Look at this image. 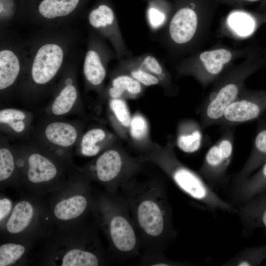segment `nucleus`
<instances>
[{
  "label": "nucleus",
  "mask_w": 266,
  "mask_h": 266,
  "mask_svg": "<svg viewBox=\"0 0 266 266\" xmlns=\"http://www.w3.org/2000/svg\"><path fill=\"white\" fill-rule=\"evenodd\" d=\"M136 175L123 183L117 192L128 207L140 246L145 253L162 252L176 236L166 190L160 181H140Z\"/></svg>",
  "instance_id": "f257e3e1"
},
{
  "label": "nucleus",
  "mask_w": 266,
  "mask_h": 266,
  "mask_svg": "<svg viewBox=\"0 0 266 266\" xmlns=\"http://www.w3.org/2000/svg\"><path fill=\"white\" fill-rule=\"evenodd\" d=\"M140 158L144 162L157 166L184 193L211 211L237 212L231 204L215 193L200 174L185 166L178 159L171 143L165 146L154 144Z\"/></svg>",
  "instance_id": "f03ea898"
},
{
  "label": "nucleus",
  "mask_w": 266,
  "mask_h": 266,
  "mask_svg": "<svg viewBox=\"0 0 266 266\" xmlns=\"http://www.w3.org/2000/svg\"><path fill=\"white\" fill-rule=\"evenodd\" d=\"M111 244L120 258L139 254L140 243L128 207L121 196L113 194L102 211Z\"/></svg>",
  "instance_id": "7ed1b4c3"
},
{
  "label": "nucleus",
  "mask_w": 266,
  "mask_h": 266,
  "mask_svg": "<svg viewBox=\"0 0 266 266\" xmlns=\"http://www.w3.org/2000/svg\"><path fill=\"white\" fill-rule=\"evenodd\" d=\"M144 163L140 158H133L121 149H108L96 160V175L100 181L110 184L112 194H116L123 183L140 171Z\"/></svg>",
  "instance_id": "20e7f679"
},
{
  "label": "nucleus",
  "mask_w": 266,
  "mask_h": 266,
  "mask_svg": "<svg viewBox=\"0 0 266 266\" xmlns=\"http://www.w3.org/2000/svg\"><path fill=\"white\" fill-rule=\"evenodd\" d=\"M245 74H235L224 80L214 90L200 109L202 128L219 125L227 108L240 95Z\"/></svg>",
  "instance_id": "39448f33"
},
{
  "label": "nucleus",
  "mask_w": 266,
  "mask_h": 266,
  "mask_svg": "<svg viewBox=\"0 0 266 266\" xmlns=\"http://www.w3.org/2000/svg\"><path fill=\"white\" fill-rule=\"evenodd\" d=\"M198 16L190 5H183L172 15L162 30L160 42L168 49L184 47L196 36L198 27Z\"/></svg>",
  "instance_id": "423d86ee"
},
{
  "label": "nucleus",
  "mask_w": 266,
  "mask_h": 266,
  "mask_svg": "<svg viewBox=\"0 0 266 266\" xmlns=\"http://www.w3.org/2000/svg\"><path fill=\"white\" fill-rule=\"evenodd\" d=\"M234 142L233 127L226 128L221 137L207 151L200 174L208 182L215 183L225 176L232 161Z\"/></svg>",
  "instance_id": "0eeeda50"
},
{
  "label": "nucleus",
  "mask_w": 266,
  "mask_h": 266,
  "mask_svg": "<svg viewBox=\"0 0 266 266\" xmlns=\"http://www.w3.org/2000/svg\"><path fill=\"white\" fill-rule=\"evenodd\" d=\"M266 112V91L240 94L226 109L219 125L233 127L256 120Z\"/></svg>",
  "instance_id": "6e6552de"
},
{
  "label": "nucleus",
  "mask_w": 266,
  "mask_h": 266,
  "mask_svg": "<svg viewBox=\"0 0 266 266\" xmlns=\"http://www.w3.org/2000/svg\"><path fill=\"white\" fill-rule=\"evenodd\" d=\"M88 21L93 28L101 32L109 39L119 61L132 56L111 6L106 3L100 4L90 12Z\"/></svg>",
  "instance_id": "1a4fd4ad"
},
{
  "label": "nucleus",
  "mask_w": 266,
  "mask_h": 266,
  "mask_svg": "<svg viewBox=\"0 0 266 266\" xmlns=\"http://www.w3.org/2000/svg\"><path fill=\"white\" fill-rule=\"evenodd\" d=\"M64 58L62 48L58 44L47 43L37 51L32 67L34 82L44 84L50 81L60 68Z\"/></svg>",
  "instance_id": "9d476101"
},
{
  "label": "nucleus",
  "mask_w": 266,
  "mask_h": 266,
  "mask_svg": "<svg viewBox=\"0 0 266 266\" xmlns=\"http://www.w3.org/2000/svg\"><path fill=\"white\" fill-rule=\"evenodd\" d=\"M199 58L202 68L193 76L205 83L221 73L225 66L231 60L232 54L227 49L219 48L203 51Z\"/></svg>",
  "instance_id": "9b49d317"
},
{
  "label": "nucleus",
  "mask_w": 266,
  "mask_h": 266,
  "mask_svg": "<svg viewBox=\"0 0 266 266\" xmlns=\"http://www.w3.org/2000/svg\"><path fill=\"white\" fill-rule=\"evenodd\" d=\"M91 47L87 52L83 66L84 73L88 82L92 86H99L106 76V63L111 58H116L115 52L102 51L101 47Z\"/></svg>",
  "instance_id": "f8f14e48"
},
{
  "label": "nucleus",
  "mask_w": 266,
  "mask_h": 266,
  "mask_svg": "<svg viewBox=\"0 0 266 266\" xmlns=\"http://www.w3.org/2000/svg\"><path fill=\"white\" fill-rule=\"evenodd\" d=\"M266 162V123L258 126L251 153L234 179L236 185L248 177Z\"/></svg>",
  "instance_id": "ddd939ff"
},
{
  "label": "nucleus",
  "mask_w": 266,
  "mask_h": 266,
  "mask_svg": "<svg viewBox=\"0 0 266 266\" xmlns=\"http://www.w3.org/2000/svg\"><path fill=\"white\" fill-rule=\"evenodd\" d=\"M237 212L248 232L258 228L266 231V190L244 203Z\"/></svg>",
  "instance_id": "4468645a"
},
{
  "label": "nucleus",
  "mask_w": 266,
  "mask_h": 266,
  "mask_svg": "<svg viewBox=\"0 0 266 266\" xmlns=\"http://www.w3.org/2000/svg\"><path fill=\"white\" fill-rule=\"evenodd\" d=\"M202 128L201 125L193 120L186 119L180 122L176 138L177 147L186 153L198 151L202 142Z\"/></svg>",
  "instance_id": "2eb2a0df"
},
{
  "label": "nucleus",
  "mask_w": 266,
  "mask_h": 266,
  "mask_svg": "<svg viewBox=\"0 0 266 266\" xmlns=\"http://www.w3.org/2000/svg\"><path fill=\"white\" fill-rule=\"evenodd\" d=\"M235 198L245 203L266 190V162L256 171L236 185Z\"/></svg>",
  "instance_id": "dca6fc26"
},
{
  "label": "nucleus",
  "mask_w": 266,
  "mask_h": 266,
  "mask_svg": "<svg viewBox=\"0 0 266 266\" xmlns=\"http://www.w3.org/2000/svg\"><path fill=\"white\" fill-rule=\"evenodd\" d=\"M132 58L143 69L160 80L161 86L167 95L175 94L176 89L170 74L157 57L152 54L146 53L137 56H132Z\"/></svg>",
  "instance_id": "f3484780"
},
{
  "label": "nucleus",
  "mask_w": 266,
  "mask_h": 266,
  "mask_svg": "<svg viewBox=\"0 0 266 266\" xmlns=\"http://www.w3.org/2000/svg\"><path fill=\"white\" fill-rule=\"evenodd\" d=\"M146 87L131 76L115 73L108 94L111 99H136L143 93Z\"/></svg>",
  "instance_id": "a211bd4d"
},
{
  "label": "nucleus",
  "mask_w": 266,
  "mask_h": 266,
  "mask_svg": "<svg viewBox=\"0 0 266 266\" xmlns=\"http://www.w3.org/2000/svg\"><path fill=\"white\" fill-rule=\"evenodd\" d=\"M146 20L152 33L162 30L170 19V7L166 0H145Z\"/></svg>",
  "instance_id": "6ab92c4d"
},
{
  "label": "nucleus",
  "mask_w": 266,
  "mask_h": 266,
  "mask_svg": "<svg viewBox=\"0 0 266 266\" xmlns=\"http://www.w3.org/2000/svg\"><path fill=\"white\" fill-rule=\"evenodd\" d=\"M28 177L32 183H39L50 181L56 175L55 165L42 155L34 153L28 159Z\"/></svg>",
  "instance_id": "aec40b11"
},
{
  "label": "nucleus",
  "mask_w": 266,
  "mask_h": 266,
  "mask_svg": "<svg viewBox=\"0 0 266 266\" xmlns=\"http://www.w3.org/2000/svg\"><path fill=\"white\" fill-rule=\"evenodd\" d=\"M20 63L17 56L9 50L0 52V89L11 86L16 79L20 71Z\"/></svg>",
  "instance_id": "412c9836"
},
{
  "label": "nucleus",
  "mask_w": 266,
  "mask_h": 266,
  "mask_svg": "<svg viewBox=\"0 0 266 266\" xmlns=\"http://www.w3.org/2000/svg\"><path fill=\"white\" fill-rule=\"evenodd\" d=\"M119 61L115 73L127 74L145 87L156 85L161 86L160 80L140 66L134 61L132 56L122 59Z\"/></svg>",
  "instance_id": "4be33fe9"
},
{
  "label": "nucleus",
  "mask_w": 266,
  "mask_h": 266,
  "mask_svg": "<svg viewBox=\"0 0 266 266\" xmlns=\"http://www.w3.org/2000/svg\"><path fill=\"white\" fill-rule=\"evenodd\" d=\"M87 205L85 197L76 195L58 202L54 207V215L59 220H70L81 215Z\"/></svg>",
  "instance_id": "5701e85b"
},
{
  "label": "nucleus",
  "mask_w": 266,
  "mask_h": 266,
  "mask_svg": "<svg viewBox=\"0 0 266 266\" xmlns=\"http://www.w3.org/2000/svg\"><path fill=\"white\" fill-rule=\"evenodd\" d=\"M45 134L47 139L53 144L68 147L75 141L77 133L72 125L63 122H54L46 127Z\"/></svg>",
  "instance_id": "b1692460"
},
{
  "label": "nucleus",
  "mask_w": 266,
  "mask_h": 266,
  "mask_svg": "<svg viewBox=\"0 0 266 266\" xmlns=\"http://www.w3.org/2000/svg\"><path fill=\"white\" fill-rule=\"evenodd\" d=\"M33 214V208L28 201L23 200L14 206L6 223L7 231L17 233L24 230L30 224Z\"/></svg>",
  "instance_id": "393cba45"
},
{
  "label": "nucleus",
  "mask_w": 266,
  "mask_h": 266,
  "mask_svg": "<svg viewBox=\"0 0 266 266\" xmlns=\"http://www.w3.org/2000/svg\"><path fill=\"white\" fill-rule=\"evenodd\" d=\"M79 2L80 0H42L38 10L46 18L63 17L71 13Z\"/></svg>",
  "instance_id": "a878e982"
},
{
  "label": "nucleus",
  "mask_w": 266,
  "mask_h": 266,
  "mask_svg": "<svg viewBox=\"0 0 266 266\" xmlns=\"http://www.w3.org/2000/svg\"><path fill=\"white\" fill-rule=\"evenodd\" d=\"M266 260V244L244 249L227 262L226 265L259 266Z\"/></svg>",
  "instance_id": "bb28decb"
},
{
  "label": "nucleus",
  "mask_w": 266,
  "mask_h": 266,
  "mask_svg": "<svg viewBox=\"0 0 266 266\" xmlns=\"http://www.w3.org/2000/svg\"><path fill=\"white\" fill-rule=\"evenodd\" d=\"M99 259L94 253L79 249L67 251L62 258V266H97Z\"/></svg>",
  "instance_id": "cd10ccee"
},
{
  "label": "nucleus",
  "mask_w": 266,
  "mask_h": 266,
  "mask_svg": "<svg viewBox=\"0 0 266 266\" xmlns=\"http://www.w3.org/2000/svg\"><path fill=\"white\" fill-rule=\"evenodd\" d=\"M228 23L231 29L241 36L249 35L255 27V23L252 17L241 11H235L230 14L228 18Z\"/></svg>",
  "instance_id": "c85d7f7f"
},
{
  "label": "nucleus",
  "mask_w": 266,
  "mask_h": 266,
  "mask_svg": "<svg viewBox=\"0 0 266 266\" xmlns=\"http://www.w3.org/2000/svg\"><path fill=\"white\" fill-rule=\"evenodd\" d=\"M106 137V133L100 128L91 129L87 132L82 137L81 147V153L86 156L97 155L100 150L99 143Z\"/></svg>",
  "instance_id": "c756f323"
},
{
  "label": "nucleus",
  "mask_w": 266,
  "mask_h": 266,
  "mask_svg": "<svg viewBox=\"0 0 266 266\" xmlns=\"http://www.w3.org/2000/svg\"><path fill=\"white\" fill-rule=\"evenodd\" d=\"M77 98V92L74 86L67 85L54 100L52 111L56 115L67 113L72 107Z\"/></svg>",
  "instance_id": "7c9ffc66"
},
{
  "label": "nucleus",
  "mask_w": 266,
  "mask_h": 266,
  "mask_svg": "<svg viewBox=\"0 0 266 266\" xmlns=\"http://www.w3.org/2000/svg\"><path fill=\"white\" fill-rule=\"evenodd\" d=\"M128 133L132 139L136 142H143L148 138V122L141 113L136 112L132 116Z\"/></svg>",
  "instance_id": "2f4dec72"
},
{
  "label": "nucleus",
  "mask_w": 266,
  "mask_h": 266,
  "mask_svg": "<svg viewBox=\"0 0 266 266\" xmlns=\"http://www.w3.org/2000/svg\"><path fill=\"white\" fill-rule=\"evenodd\" d=\"M109 106L116 121L122 131L128 133L132 115L126 99L122 98L111 99Z\"/></svg>",
  "instance_id": "473e14b6"
},
{
  "label": "nucleus",
  "mask_w": 266,
  "mask_h": 266,
  "mask_svg": "<svg viewBox=\"0 0 266 266\" xmlns=\"http://www.w3.org/2000/svg\"><path fill=\"white\" fill-rule=\"evenodd\" d=\"M24 246L15 243H6L0 247V266H9L19 260L24 254Z\"/></svg>",
  "instance_id": "72a5a7b5"
},
{
  "label": "nucleus",
  "mask_w": 266,
  "mask_h": 266,
  "mask_svg": "<svg viewBox=\"0 0 266 266\" xmlns=\"http://www.w3.org/2000/svg\"><path fill=\"white\" fill-rule=\"evenodd\" d=\"M25 114L15 109H4L0 111V122L8 125L15 132H22L25 128L23 120Z\"/></svg>",
  "instance_id": "f704fd0d"
},
{
  "label": "nucleus",
  "mask_w": 266,
  "mask_h": 266,
  "mask_svg": "<svg viewBox=\"0 0 266 266\" xmlns=\"http://www.w3.org/2000/svg\"><path fill=\"white\" fill-rule=\"evenodd\" d=\"M15 167L13 155L6 148L0 150V181L8 178L14 171Z\"/></svg>",
  "instance_id": "c9c22d12"
},
{
  "label": "nucleus",
  "mask_w": 266,
  "mask_h": 266,
  "mask_svg": "<svg viewBox=\"0 0 266 266\" xmlns=\"http://www.w3.org/2000/svg\"><path fill=\"white\" fill-rule=\"evenodd\" d=\"M162 252H146L142 258V263L152 266H169L177 264L168 260L161 253Z\"/></svg>",
  "instance_id": "e433bc0d"
},
{
  "label": "nucleus",
  "mask_w": 266,
  "mask_h": 266,
  "mask_svg": "<svg viewBox=\"0 0 266 266\" xmlns=\"http://www.w3.org/2000/svg\"><path fill=\"white\" fill-rule=\"evenodd\" d=\"M11 201L7 198L0 200V220L1 221L9 213L11 208Z\"/></svg>",
  "instance_id": "4c0bfd02"
},
{
  "label": "nucleus",
  "mask_w": 266,
  "mask_h": 266,
  "mask_svg": "<svg viewBox=\"0 0 266 266\" xmlns=\"http://www.w3.org/2000/svg\"><path fill=\"white\" fill-rule=\"evenodd\" d=\"M247 0L250 1H257L258 0Z\"/></svg>",
  "instance_id": "58836bf2"
}]
</instances>
